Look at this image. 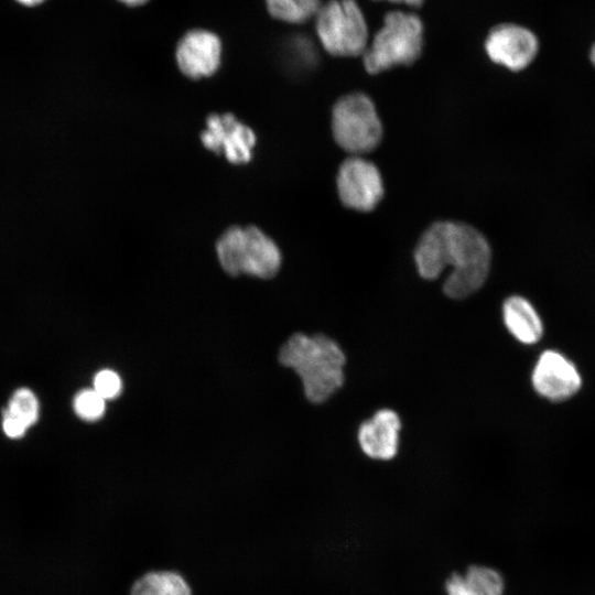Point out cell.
I'll return each instance as SVG.
<instances>
[{
	"mask_svg": "<svg viewBox=\"0 0 595 595\" xmlns=\"http://www.w3.org/2000/svg\"><path fill=\"white\" fill-rule=\"evenodd\" d=\"M490 258L486 238L472 226L455 221L433 224L414 250L418 272L424 279L434 280L451 267L443 291L452 299H464L480 289L489 273Z\"/></svg>",
	"mask_w": 595,
	"mask_h": 595,
	"instance_id": "cell-1",
	"label": "cell"
},
{
	"mask_svg": "<svg viewBox=\"0 0 595 595\" xmlns=\"http://www.w3.org/2000/svg\"><path fill=\"white\" fill-rule=\"evenodd\" d=\"M279 360L299 375L305 397L313 403L325 402L344 383L345 355L323 334L292 335L281 347Z\"/></svg>",
	"mask_w": 595,
	"mask_h": 595,
	"instance_id": "cell-2",
	"label": "cell"
},
{
	"mask_svg": "<svg viewBox=\"0 0 595 595\" xmlns=\"http://www.w3.org/2000/svg\"><path fill=\"white\" fill-rule=\"evenodd\" d=\"M423 43L424 26L418 14L389 11L363 54L364 66L368 73L378 74L396 66L411 65L420 57Z\"/></svg>",
	"mask_w": 595,
	"mask_h": 595,
	"instance_id": "cell-3",
	"label": "cell"
},
{
	"mask_svg": "<svg viewBox=\"0 0 595 595\" xmlns=\"http://www.w3.org/2000/svg\"><path fill=\"white\" fill-rule=\"evenodd\" d=\"M215 247L223 270L232 277L244 273L270 279L277 274L282 261L275 242L253 225L228 227Z\"/></svg>",
	"mask_w": 595,
	"mask_h": 595,
	"instance_id": "cell-4",
	"label": "cell"
},
{
	"mask_svg": "<svg viewBox=\"0 0 595 595\" xmlns=\"http://www.w3.org/2000/svg\"><path fill=\"white\" fill-rule=\"evenodd\" d=\"M314 26L318 42L331 55L363 56L368 46L367 20L356 0L323 2L314 18Z\"/></svg>",
	"mask_w": 595,
	"mask_h": 595,
	"instance_id": "cell-5",
	"label": "cell"
},
{
	"mask_svg": "<svg viewBox=\"0 0 595 595\" xmlns=\"http://www.w3.org/2000/svg\"><path fill=\"white\" fill-rule=\"evenodd\" d=\"M332 129L337 144L355 155L374 150L382 138L376 107L363 93L337 100L332 112Z\"/></svg>",
	"mask_w": 595,
	"mask_h": 595,
	"instance_id": "cell-6",
	"label": "cell"
},
{
	"mask_svg": "<svg viewBox=\"0 0 595 595\" xmlns=\"http://www.w3.org/2000/svg\"><path fill=\"white\" fill-rule=\"evenodd\" d=\"M336 184L342 203L359 212L374 209L383 195L379 170L374 163L358 155L350 156L342 163Z\"/></svg>",
	"mask_w": 595,
	"mask_h": 595,
	"instance_id": "cell-7",
	"label": "cell"
},
{
	"mask_svg": "<svg viewBox=\"0 0 595 595\" xmlns=\"http://www.w3.org/2000/svg\"><path fill=\"white\" fill-rule=\"evenodd\" d=\"M199 138L205 148L234 164L248 163L257 142L253 130L230 112L209 115Z\"/></svg>",
	"mask_w": 595,
	"mask_h": 595,
	"instance_id": "cell-8",
	"label": "cell"
},
{
	"mask_svg": "<svg viewBox=\"0 0 595 595\" xmlns=\"http://www.w3.org/2000/svg\"><path fill=\"white\" fill-rule=\"evenodd\" d=\"M484 47L495 64L519 72L534 61L539 52V41L536 34L523 25L501 23L490 29Z\"/></svg>",
	"mask_w": 595,
	"mask_h": 595,
	"instance_id": "cell-9",
	"label": "cell"
},
{
	"mask_svg": "<svg viewBox=\"0 0 595 595\" xmlns=\"http://www.w3.org/2000/svg\"><path fill=\"white\" fill-rule=\"evenodd\" d=\"M223 44L219 36L205 29L186 32L175 48V61L183 75L199 79L214 75L221 63Z\"/></svg>",
	"mask_w": 595,
	"mask_h": 595,
	"instance_id": "cell-10",
	"label": "cell"
},
{
	"mask_svg": "<svg viewBox=\"0 0 595 595\" xmlns=\"http://www.w3.org/2000/svg\"><path fill=\"white\" fill-rule=\"evenodd\" d=\"M532 386L550 401H564L582 386L575 365L556 350L543 351L532 371Z\"/></svg>",
	"mask_w": 595,
	"mask_h": 595,
	"instance_id": "cell-11",
	"label": "cell"
},
{
	"mask_svg": "<svg viewBox=\"0 0 595 595\" xmlns=\"http://www.w3.org/2000/svg\"><path fill=\"white\" fill-rule=\"evenodd\" d=\"M400 429V418L394 411H377L359 426L358 442L363 452L374 459L393 458L398 452Z\"/></svg>",
	"mask_w": 595,
	"mask_h": 595,
	"instance_id": "cell-12",
	"label": "cell"
},
{
	"mask_svg": "<svg viewBox=\"0 0 595 595\" xmlns=\"http://www.w3.org/2000/svg\"><path fill=\"white\" fill-rule=\"evenodd\" d=\"M446 595H504L505 581L495 569L470 565L464 573H452L445 582Z\"/></svg>",
	"mask_w": 595,
	"mask_h": 595,
	"instance_id": "cell-13",
	"label": "cell"
},
{
	"mask_svg": "<svg viewBox=\"0 0 595 595\" xmlns=\"http://www.w3.org/2000/svg\"><path fill=\"white\" fill-rule=\"evenodd\" d=\"M502 317L509 333L522 344H536L543 335L542 321L526 298L509 296L502 305Z\"/></svg>",
	"mask_w": 595,
	"mask_h": 595,
	"instance_id": "cell-14",
	"label": "cell"
},
{
	"mask_svg": "<svg viewBox=\"0 0 595 595\" xmlns=\"http://www.w3.org/2000/svg\"><path fill=\"white\" fill-rule=\"evenodd\" d=\"M39 401L26 388L17 390L2 415V429L8 437L19 439L39 419Z\"/></svg>",
	"mask_w": 595,
	"mask_h": 595,
	"instance_id": "cell-15",
	"label": "cell"
},
{
	"mask_svg": "<svg viewBox=\"0 0 595 595\" xmlns=\"http://www.w3.org/2000/svg\"><path fill=\"white\" fill-rule=\"evenodd\" d=\"M130 595H191L185 580L175 572H149L134 582Z\"/></svg>",
	"mask_w": 595,
	"mask_h": 595,
	"instance_id": "cell-16",
	"label": "cell"
},
{
	"mask_svg": "<svg viewBox=\"0 0 595 595\" xmlns=\"http://www.w3.org/2000/svg\"><path fill=\"white\" fill-rule=\"evenodd\" d=\"M269 14L281 22L302 24L314 19L322 0H264Z\"/></svg>",
	"mask_w": 595,
	"mask_h": 595,
	"instance_id": "cell-17",
	"label": "cell"
},
{
	"mask_svg": "<svg viewBox=\"0 0 595 595\" xmlns=\"http://www.w3.org/2000/svg\"><path fill=\"white\" fill-rule=\"evenodd\" d=\"M74 411L85 421L100 419L106 409V400L94 389L80 390L74 398Z\"/></svg>",
	"mask_w": 595,
	"mask_h": 595,
	"instance_id": "cell-18",
	"label": "cell"
},
{
	"mask_svg": "<svg viewBox=\"0 0 595 595\" xmlns=\"http://www.w3.org/2000/svg\"><path fill=\"white\" fill-rule=\"evenodd\" d=\"M94 390L105 400L117 398L122 389L120 376L110 369H102L94 378Z\"/></svg>",
	"mask_w": 595,
	"mask_h": 595,
	"instance_id": "cell-19",
	"label": "cell"
},
{
	"mask_svg": "<svg viewBox=\"0 0 595 595\" xmlns=\"http://www.w3.org/2000/svg\"><path fill=\"white\" fill-rule=\"evenodd\" d=\"M376 1H388L397 4H404L408 7L419 8L423 4L424 0H376Z\"/></svg>",
	"mask_w": 595,
	"mask_h": 595,
	"instance_id": "cell-20",
	"label": "cell"
},
{
	"mask_svg": "<svg viewBox=\"0 0 595 595\" xmlns=\"http://www.w3.org/2000/svg\"><path fill=\"white\" fill-rule=\"evenodd\" d=\"M119 2L129 6V7H138L147 3L149 0H118Z\"/></svg>",
	"mask_w": 595,
	"mask_h": 595,
	"instance_id": "cell-21",
	"label": "cell"
},
{
	"mask_svg": "<svg viewBox=\"0 0 595 595\" xmlns=\"http://www.w3.org/2000/svg\"><path fill=\"white\" fill-rule=\"evenodd\" d=\"M18 3L25 7H34L43 3L45 0H15Z\"/></svg>",
	"mask_w": 595,
	"mask_h": 595,
	"instance_id": "cell-22",
	"label": "cell"
},
{
	"mask_svg": "<svg viewBox=\"0 0 595 595\" xmlns=\"http://www.w3.org/2000/svg\"><path fill=\"white\" fill-rule=\"evenodd\" d=\"M589 60H591L593 66L595 67V43L591 47Z\"/></svg>",
	"mask_w": 595,
	"mask_h": 595,
	"instance_id": "cell-23",
	"label": "cell"
}]
</instances>
